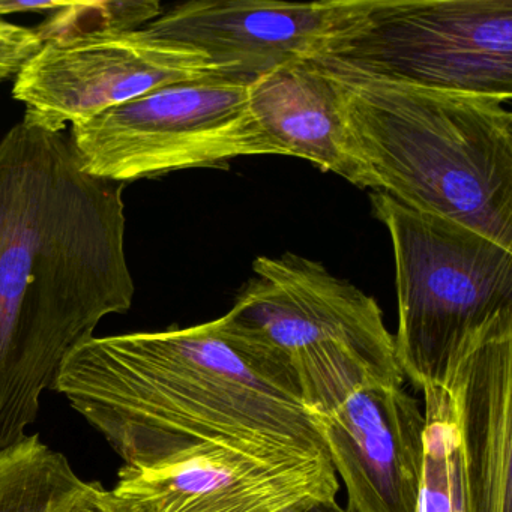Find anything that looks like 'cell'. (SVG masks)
<instances>
[{"instance_id": "obj_1", "label": "cell", "mask_w": 512, "mask_h": 512, "mask_svg": "<svg viewBox=\"0 0 512 512\" xmlns=\"http://www.w3.org/2000/svg\"><path fill=\"white\" fill-rule=\"evenodd\" d=\"M124 184L26 113L0 140V449L28 436L65 359L133 305Z\"/></svg>"}, {"instance_id": "obj_2", "label": "cell", "mask_w": 512, "mask_h": 512, "mask_svg": "<svg viewBox=\"0 0 512 512\" xmlns=\"http://www.w3.org/2000/svg\"><path fill=\"white\" fill-rule=\"evenodd\" d=\"M53 391L130 469H158L218 439L326 452L292 371L242 344L221 317L91 338L65 359Z\"/></svg>"}, {"instance_id": "obj_3", "label": "cell", "mask_w": 512, "mask_h": 512, "mask_svg": "<svg viewBox=\"0 0 512 512\" xmlns=\"http://www.w3.org/2000/svg\"><path fill=\"white\" fill-rule=\"evenodd\" d=\"M325 68L340 86L349 151L370 190L512 251L511 101Z\"/></svg>"}, {"instance_id": "obj_4", "label": "cell", "mask_w": 512, "mask_h": 512, "mask_svg": "<svg viewBox=\"0 0 512 512\" xmlns=\"http://www.w3.org/2000/svg\"><path fill=\"white\" fill-rule=\"evenodd\" d=\"M391 236L398 326L395 358L421 391L445 376L458 350L512 311V251L461 224L370 194Z\"/></svg>"}, {"instance_id": "obj_5", "label": "cell", "mask_w": 512, "mask_h": 512, "mask_svg": "<svg viewBox=\"0 0 512 512\" xmlns=\"http://www.w3.org/2000/svg\"><path fill=\"white\" fill-rule=\"evenodd\" d=\"M302 403L346 490V512H416L422 404L400 371L326 347L292 364Z\"/></svg>"}, {"instance_id": "obj_6", "label": "cell", "mask_w": 512, "mask_h": 512, "mask_svg": "<svg viewBox=\"0 0 512 512\" xmlns=\"http://www.w3.org/2000/svg\"><path fill=\"white\" fill-rule=\"evenodd\" d=\"M419 392L416 512H512V311L479 329Z\"/></svg>"}, {"instance_id": "obj_7", "label": "cell", "mask_w": 512, "mask_h": 512, "mask_svg": "<svg viewBox=\"0 0 512 512\" xmlns=\"http://www.w3.org/2000/svg\"><path fill=\"white\" fill-rule=\"evenodd\" d=\"M314 59L365 79L511 101L512 0H371Z\"/></svg>"}, {"instance_id": "obj_8", "label": "cell", "mask_w": 512, "mask_h": 512, "mask_svg": "<svg viewBox=\"0 0 512 512\" xmlns=\"http://www.w3.org/2000/svg\"><path fill=\"white\" fill-rule=\"evenodd\" d=\"M248 83H178L71 125L83 169L107 181H139L178 170L275 155L248 107Z\"/></svg>"}, {"instance_id": "obj_9", "label": "cell", "mask_w": 512, "mask_h": 512, "mask_svg": "<svg viewBox=\"0 0 512 512\" xmlns=\"http://www.w3.org/2000/svg\"><path fill=\"white\" fill-rule=\"evenodd\" d=\"M326 452L218 439L188 446L152 470L122 466L101 512H307L337 500Z\"/></svg>"}, {"instance_id": "obj_10", "label": "cell", "mask_w": 512, "mask_h": 512, "mask_svg": "<svg viewBox=\"0 0 512 512\" xmlns=\"http://www.w3.org/2000/svg\"><path fill=\"white\" fill-rule=\"evenodd\" d=\"M253 274L221 322L257 355L292 371L301 356L340 347L379 370L401 373L394 335L367 293L293 253L259 257Z\"/></svg>"}, {"instance_id": "obj_11", "label": "cell", "mask_w": 512, "mask_h": 512, "mask_svg": "<svg viewBox=\"0 0 512 512\" xmlns=\"http://www.w3.org/2000/svg\"><path fill=\"white\" fill-rule=\"evenodd\" d=\"M205 79L224 77L197 50L148 29L104 31L43 43L17 73L13 97L41 124L64 130L157 89Z\"/></svg>"}, {"instance_id": "obj_12", "label": "cell", "mask_w": 512, "mask_h": 512, "mask_svg": "<svg viewBox=\"0 0 512 512\" xmlns=\"http://www.w3.org/2000/svg\"><path fill=\"white\" fill-rule=\"evenodd\" d=\"M371 0H196L146 26L203 53L224 79L250 85L284 65L314 59L370 8Z\"/></svg>"}, {"instance_id": "obj_13", "label": "cell", "mask_w": 512, "mask_h": 512, "mask_svg": "<svg viewBox=\"0 0 512 512\" xmlns=\"http://www.w3.org/2000/svg\"><path fill=\"white\" fill-rule=\"evenodd\" d=\"M248 107L275 155L302 158L368 188L349 151L340 86L316 59L292 62L251 82Z\"/></svg>"}, {"instance_id": "obj_14", "label": "cell", "mask_w": 512, "mask_h": 512, "mask_svg": "<svg viewBox=\"0 0 512 512\" xmlns=\"http://www.w3.org/2000/svg\"><path fill=\"white\" fill-rule=\"evenodd\" d=\"M103 493L38 434L0 449V512H101Z\"/></svg>"}, {"instance_id": "obj_15", "label": "cell", "mask_w": 512, "mask_h": 512, "mask_svg": "<svg viewBox=\"0 0 512 512\" xmlns=\"http://www.w3.org/2000/svg\"><path fill=\"white\" fill-rule=\"evenodd\" d=\"M41 46L43 41L35 29L0 19V82L17 76Z\"/></svg>"}, {"instance_id": "obj_16", "label": "cell", "mask_w": 512, "mask_h": 512, "mask_svg": "<svg viewBox=\"0 0 512 512\" xmlns=\"http://www.w3.org/2000/svg\"><path fill=\"white\" fill-rule=\"evenodd\" d=\"M67 2H19V0H0V19L7 14L53 13L61 10Z\"/></svg>"}, {"instance_id": "obj_17", "label": "cell", "mask_w": 512, "mask_h": 512, "mask_svg": "<svg viewBox=\"0 0 512 512\" xmlns=\"http://www.w3.org/2000/svg\"><path fill=\"white\" fill-rule=\"evenodd\" d=\"M307 512H346L344 506H341L337 500H331V502L319 503V505L313 506L308 509Z\"/></svg>"}]
</instances>
